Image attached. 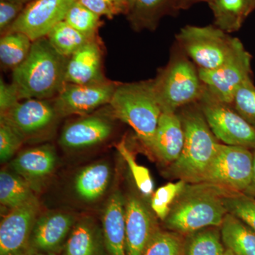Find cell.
<instances>
[{
  "label": "cell",
  "instance_id": "obj_7",
  "mask_svg": "<svg viewBox=\"0 0 255 255\" xmlns=\"http://www.w3.org/2000/svg\"><path fill=\"white\" fill-rule=\"evenodd\" d=\"M197 103L211 131L221 143L255 149V128L231 105L216 98L205 86Z\"/></svg>",
  "mask_w": 255,
  "mask_h": 255
},
{
  "label": "cell",
  "instance_id": "obj_43",
  "mask_svg": "<svg viewBox=\"0 0 255 255\" xmlns=\"http://www.w3.org/2000/svg\"><path fill=\"white\" fill-rule=\"evenodd\" d=\"M28 255H55V253H41V252H34L29 253Z\"/></svg>",
  "mask_w": 255,
  "mask_h": 255
},
{
  "label": "cell",
  "instance_id": "obj_37",
  "mask_svg": "<svg viewBox=\"0 0 255 255\" xmlns=\"http://www.w3.org/2000/svg\"><path fill=\"white\" fill-rule=\"evenodd\" d=\"M82 4L100 16L114 18L128 12V0H79Z\"/></svg>",
  "mask_w": 255,
  "mask_h": 255
},
{
  "label": "cell",
  "instance_id": "obj_4",
  "mask_svg": "<svg viewBox=\"0 0 255 255\" xmlns=\"http://www.w3.org/2000/svg\"><path fill=\"white\" fill-rule=\"evenodd\" d=\"M110 105L114 117L150 148L162 114L154 80L117 85Z\"/></svg>",
  "mask_w": 255,
  "mask_h": 255
},
{
  "label": "cell",
  "instance_id": "obj_19",
  "mask_svg": "<svg viewBox=\"0 0 255 255\" xmlns=\"http://www.w3.org/2000/svg\"><path fill=\"white\" fill-rule=\"evenodd\" d=\"M112 130V124L107 119L90 116L68 124L62 132L60 142L66 148H85L107 140Z\"/></svg>",
  "mask_w": 255,
  "mask_h": 255
},
{
  "label": "cell",
  "instance_id": "obj_28",
  "mask_svg": "<svg viewBox=\"0 0 255 255\" xmlns=\"http://www.w3.org/2000/svg\"><path fill=\"white\" fill-rule=\"evenodd\" d=\"M46 38L53 48L65 58H70L87 42L95 39L82 34L65 21L58 23Z\"/></svg>",
  "mask_w": 255,
  "mask_h": 255
},
{
  "label": "cell",
  "instance_id": "obj_1",
  "mask_svg": "<svg viewBox=\"0 0 255 255\" xmlns=\"http://www.w3.org/2000/svg\"><path fill=\"white\" fill-rule=\"evenodd\" d=\"M232 194L207 183H187L164 221L166 228L182 235L221 227L228 214L225 199Z\"/></svg>",
  "mask_w": 255,
  "mask_h": 255
},
{
  "label": "cell",
  "instance_id": "obj_13",
  "mask_svg": "<svg viewBox=\"0 0 255 255\" xmlns=\"http://www.w3.org/2000/svg\"><path fill=\"white\" fill-rule=\"evenodd\" d=\"M58 117L53 105L37 99L21 101L6 113L1 114V119L14 127L24 140L48 129Z\"/></svg>",
  "mask_w": 255,
  "mask_h": 255
},
{
  "label": "cell",
  "instance_id": "obj_35",
  "mask_svg": "<svg viewBox=\"0 0 255 255\" xmlns=\"http://www.w3.org/2000/svg\"><path fill=\"white\" fill-rule=\"evenodd\" d=\"M231 107L255 128V86L251 78L246 80L238 89Z\"/></svg>",
  "mask_w": 255,
  "mask_h": 255
},
{
  "label": "cell",
  "instance_id": "obj_3",
  "mask_svg": "<svg viewBox=\"0 0 255 255\" xmlns=\"http://www.w3.org/2000/svg\"><path fill=\"white\" fill-rule=\"evenodd\" d=\"M179 114L184 144L179 158L169 166L168 174L187 184L202 182L221 142L215 137L197 102L183 107Z\"/></svg>",
  "mask_w": 255,
  "mask_h": 255
},
{
  "label": "cell",
  "instance_id": "obj_44",
  "mask_svg": "<svg viewBox=\"0 0 255 255\" xmlns=\"http://www.w3.org/2000/svg\"><path fill=\"white\" fill-rule=\"evenodd\" d=\"M224 255H234V253H233L232 251H230V250L226 249V253H225Z\"/></svg>",
  "mask_w": 255,
  "mask_h": 255
},
{
  "label": "cell",
  "instance_id": "obj_18",
  "mask_svg": "<svg viewBox=\"0 0 255 255\" xmlns=\"http://www.w3.org/2000/svg\"><path fill=\"white\" fill-rule=\"evenodd\" d=\"M184 131L177 112H162L150 148L166 165L174 163L183 150Z\"/></svg>",
  "mask_w": 255,
  "mask_h": 255
},
{
  "label": "cell",
  "instance_id": "obj_39",
  "mask_svg": "<svg viewBox=\"0 0 255 255\" xmlns=\"http://www.w3.org/2000/svg\"><path fill=\"white\" fill-rule=\"evenodd\" d=\"M17 89L14 84H8L0 80V112L6 113L21 102Z\"/></svg>",
  "mask_w": 255,
  "mask_h": 255
},
{
  "label": "cell",
  "instance_id": "obj_23",
  "mask_svg": "<svg viewBox=\"0 0 255 255\" xmlns=\"http://www.w3.org/2000/svg\"><path fill=\"white\" fill-rule=\"evenodd\" d=\"M169 10L174 11L171 0H128L127 15L135 29L151 30Z\"/></svg>",
  "mask_w": 255,
  "mask_h": 255
},
{
  "label": "cell",
  "instance_id": "obj_24",
  "mask_svg": "<svg viewBox=\"0 0 255 255\" xmlns=\"http://www.w3.org/2000/svg\"><path fill=\"white\" fill-rule=\"evenodd\" d=\"M255 0H211L209 3L214 16V25L227 33L241 28Z\"/></svg>",
  "mask_w": 255,
  "mask_h": 255
},
{
  "label": "cell",
  "instance_id": "obj_11",
  "mask_svg": "<svg viewBox=\"0 0 255 255\" xmlns=\"http://www.w3.org/2000/svg\"><path fill=\"white\" fill-rule=\"evenodd\" d=\"M117 86L108 80L87 85L65 83L53 106L58 117L84 115L110 104Z\"/></svg>",
  "mask_w": 255,
  "mask_h": 255
},
{
  "label": "cell",
  "instance_id": "obj_2",
  "mask_svg": "<svg viewBox=\"0 0 255 255\" xmlns=\"http://www.w3.org/2000/svg\"><path fill=\"white\" fill-rule=\"evenodd\" d=\"M69 58L58 53L46 37L33 41L27 58L12 70L21 100L56 97L65 84Z\"/></svg>",
  "mask_w": 255,
  "mask_h": 255
},
{
  "label": "cell",
  "instance_id": "obj_20",
  "mask_svg": "<svg viewBox=\"0 0 255 255\" xmlns=\"http://www.w3.org/2000/svg\"><path fill=\"white\" fill-rule=\"evenodd\" d=\"M102 223L108 255H127L126 201L119 191H115L107 201Z\"/></svg>",
  "mask_w": 255,
  "mask_h": 255
},
{
  "label": "cell",
  "instance_id": "obj_14",
  "mask_svg": "<svg viewBox=\"0 0 255 255\" xmlns=\"http://www.w3.org/2000/svg\"><path fill=\"white\" fill-rule=\"evenodd\" d=\"M157 231L155 218L148 207L136 196H130L126 201L127 255H142Z\"/></svg>",
  "mask_w": 255,
  "mask_h": 255
},
{
  "label": "cell",
  "instance_id": "obj_41",
  "mask_svg": "<svg viewBox=\"0 0 255 255\" xmlns=\"http://www.w3.org/2000/svg\"><path fill=\"white\" fill-rule=\"evenodd\" d=\"M243 194H246L247 195L255 198V151L254 153H253V169L251 183Z\"/></svg>",
  "mask_w": 255,
  "mask_h": 255
},
{
  "label": "cell",
  "instance_id": "obj_17",
  "mask_svg": "<svg viewBox=\"0 0 255 255\" xmlns=\"http://www.w3.org/2000/svg\"><path fill=\"white\" fill-rule=\"evenodd\" d=\"M65 83L87 85L105 81L102 71V52L95 39L87 42L68 58Z\"/></svg>",
  "mask_w": 255,
  "mask_h": 255
},
{
  "label": "cell",
  "instance_id": "obj_36",
  "mask_svg": "<svg viewBox=\"0 0 255 255\" xmlns=\"http://www.w3.org/2000/svg\"><path fill=\"white\" fill-rule=\"evenodd\" d=\"M24 139L9 124L0 120V159L1 162L9 160L18 150Z\"/></svg>",
  "mask_w": 255,
  "mask_h": 255
},
{
  "label": "cell",
  "instance_id": "obj_12",
  "mask_svg": "<svg viewBox=\"0 0 255 255\" xmlns=\"http://www.w3.org/2000/svg\"><path fill=\"white\" fill-rule=\"evenodd\" d=\"M38 212L37 199L9 211L0 224V255H28Z\"/></svg>",
  "mask_w": 255,
  "mask_h": 255
},
{
  "label": "cell",
  "instance_id": "obj_25",
  "mask_svg": "<svg viewBox=\"0 0 255 255\" xmlns=\"http://www.w3.org/2000/svg\"><path fill=\"white\" fill-rule=\"evenodd\" d=\"M33 190L22 177L7 171L0 172V202L6 209L11 210L36 199Z\"/></svg>",
  "mask_w": 255,
  "mask_h": 255
},
{
  "label": "cell",
  "instance_id": "obj_32",
  "mask_svg": "<svg viewBox=\"0 0 255 255\" xmlns=\"http://www.w3.org/2000/svg\"><path fill=\"white\" fill-rule=\"evenodd\" d=\"M116 147L128 165L132 177L140 192L145 196L152 195L154 191V183L149 169L137 163L135 157L128 148L127 144L124 140L119 142Z\"/></svg>",
  "mask_w": 255,
  "mask_h": 255
},
{
  "label": "cell",
  "instance_id": "obj_40",
  "mask_svg": "<svg viewBox=\"0 0 255 255\" xmlns=\"http://www.w3.org/2000/svg\"><path fill=\"white\" fill-rule=\"evenodd\" d=\"M174 11L179 9H187L190 7L191 5L199 2V1H207L210 2L211 0H171Z\"/></svg>",
  "mask_w": 255,
  "mask_h": 255
},
{
  "label": "cell",
  "instance_id": "obj_33",
  "mask_svg": "<svg viewBox=\"0 0 255 255\" xmlns=\"http://www.w3.org/2000/svg\"><path fill=\"white\" fill-rule=\"evenodd\" d=\"M186 184L187 183L182 180L169 182L158 188L152 194L151 209L159 219L163 221L166 219L170 211L171 206Z\"/></svg>",
  "mask_w": 255,
  "mask_h": 255
},
{
  "label": "cell",
  "instance_id": "obj_8",
  "mask_svg": "<svg viewBox=\"0 0 255 255\" xmlns=\"http://www.w3.org/2000/svg\"><path fill=\"white\" fill-rule=\"evenodd\" d=\"M253 169V153L250 149L220 143L201 182L230 192L244 193L251 184Z\"/></svg>",
  "mask_w": 255,
  "mask_h": 255
},
{
  "label": "cell",
  "instance_id": "obj_38",
  "mask_svg": "<svg viewBox=\"0 0 255 255\" xmlns=\"http://www.w3.org/2000/svg\"><path fill=\"white\" fill-rule=\"evenodd\" d=\"M25 6L26 5L14 1L0 0V31L1 34L8 31Z\"/></svg>",
  "mask_w": 255,
  "mask_h": 255
},
{
  "label": "cell",
  "instance_id": "obj_16",
  "mask_svg": "<svg viewBox=\"0 0 255 255\" xmlns=\"http://www.w3.org/2000/svg\"><path fill=\"white\" fill-rule=\"evenodd\" d=\"M56 162L53 146L45 145L22 151L11 161V167L33 191H37L53 173Z\"/></svg>",
  "mask_w": 255,
  "mask_h": 255
},
{
  "label": "cell",
  "instance_id": "obj_22",
  "mask_svg": "<svg viewBox=\"0 0 255 255\" xmlns=\"http://www.w3.org/2000/svg\"><path fill=\"white\" fill-rule=\"evenodd\" d=\"M110 165L97 162L82 169L75 177V192L82 200L93 201L103 195L111 179Z\"/></svg>",
  "mask_w": 255,
  "mask_h": 255
},
{
  "label": "cell",
  "instance_id": "obj_31",
  "mask_svg": "<svg viewBox=\"0 0 255 255\" xmlns=\"http://www.w3.org/2000/svg\"><path fill=\"white\" fill-rule=\"evenodd\" d=\"M184 241L182 234L157 231L142 255H183Z\"/></svg>",
  "mask_w": 255,
  "mask_h": 255
},
{
  "label": "cell",
  "instance_id": "obj_15",
  "mask_svg": "<svg viewBox=\"0 0 255 255\" xmlns=\"http://www.w3.org/2000/svg\"><path fill=\"white\" fill-rule=\"evenodd\" d=\"M73 215L50 212L36 219L30 238V253H55L63 246L74 224Z\"/></svg>",
  "mask_w": 255,
  "mask_h": 255
},
{
  "label": "cell",
  "instance_id": "obj_27",
  "mask_svg": "<svg viewBox=\"0 0 255 255\" xmlns=\"http://www.w3.org/2000/svg\"><path fill=\"white\" fill-rule=\"evenodd\" d=\"M33 41L26 35L8 31L0 39V61L4 68L14 70L24 61Z\"/></svg>",
  "mask_w": 255,
  "mask_h": 255
},
{
  "label": "cell",
  "instance_id": "obj_29",
  "mask_svg": "<svg viewBox=\"0 0 255 255\" xmlns=\"http://www.w3.org/2000/svg\"><path fill=\"white\" fill-rule=\"evenodd\" d=\"M97 242L95 228L88 221L74 226L64 246L63 255H97Z\"/></svg>",
  "mask_w": 255,
  "mask_h": 255
},
{
  "label": "cell",
  "instance_id": "obj_26",
  "mask_svg": "<svg viewBox=\"0 0 255 255\" xmlns=\"http://www.w3.org/2000/svg\"><path fill=\"white\" fill-rule=\"evenodd\" d=\"M218 228H206L188 234L183 255H224L226 248Z\"/></svg>",
  "mask_w": 255,
  "mask_h": 255
},
{
  "label": "cell",
  "instance_id": "obj_42",
  "mask_svg": "<svg viewBox=\"0 0 255 255\" xmlns=\"http://www.w3.org/2000/svg\"><path fill=\"white\" fill-rule=\"evenodd\" d=\"M8 1H14V2L20 3V4H27L34 0H8Z\"/></svg>",
  "mask_w": 255,
  "mask_h": 255
},
{
  "label": "cell",
  "instance_id": "obj_10",
  "mask_svg": "<svg viewBox=\"0 0 255 255\" xmlns=\"http://www.w3.org/2000/svg\"><path fill=\"white\" fill-rule=\"evenodd\" d=\"M77 0H34L24 6L8 31L27 36L32 41L48 36L58 23L65 20Z\"/></svg>",
  "mask_w": 255,
  "mask_h": 255
},
{
  "label": "cell",
  "instance_id": "obj_5",
  "mask_svg": "<svg viewBox=\"0 0 255 255\" xmlns=\"http://www.w3.org/2000/svg\"><path fill=\"white\" fill-rule=\"evenodd\" d=\"M154 81L162 112H177L196 103L204 89L195 64L179 47Z\"/></svg>",
  "mask_w": 255,
  "mask_h": 255
},
{
  "label": "cell",
  "instance_id": "obj_34",
  "mask_svg": "<svg viewBox=\"0 0 255 255\" xmlns=\"http://www.w3.org/2000/svg\"><path fill=\"white\" fill-rule=\"evenodd\" d=\"M225 204L228 213L236 216L255 231V198L243 193L226 196Z\"/></svg>",
  "mask_w": 255,
  "mask_h": 255
},
{
  "label": "cell",
  "instance_id": "obj_30",
  "mask_svg": "<svg viewBox=\"0 0 255 255\" xmlns=\"http://www.w3.org/2000/svg\"><path fill=\"white\" fill-rule=\"evenodd\" d=\"M69 25L90 38H95L100 26V16L77 0L68 10L65 20Z\"/></svg>",
  "mask_w": 255,
  "mask_h": 255
},
{
  "label": "cell",
  "instance_id": "obj_21",
  "mask_svg": "<svg viewBox=\"0 0 255 255\" xmlns=\"http://www.w3.org/2000/svg\"><path fill=\"white\" fill-rule=\"evenodd\" d=\"M221 233L226 249L235 255H255V231L236 216L226 214Z\"/></svg>",
  "mask_w": 255,
  "mask_h": 255
},
{
  "label": "cell",
  "instance_id": "obj_9",
  "mask_svg": "<svg viewBox=\"0 0 255 255\" xmlns=\"http://www.w3.org/2000/svg\"><path fill=\"white\" fill-rule=\"evenodd\" d=\"M251 58L241 43L219 68L211 70L198 69L201 82L216 98L231 106L238 89L251 79Z\"/></svg>",
  "mask_w": 255,
  "mask_h": 255
},
{
  "label": "cell",
  "instance_id": "obj_6",
  "mask_svg": "<svg viewBox=\"0 0 255 255\" xmlns=\"http://www.w3.org/2000/svg\"><path fill=\"white\" fill-rule=\"evenodd\" d=\"M178 46L198 69L219 68L235 53L241 41L215 25H187L176 35Z\"/></svg>",
  "mask_w": 255,
  "mask_h": 255
}]
</instances>
